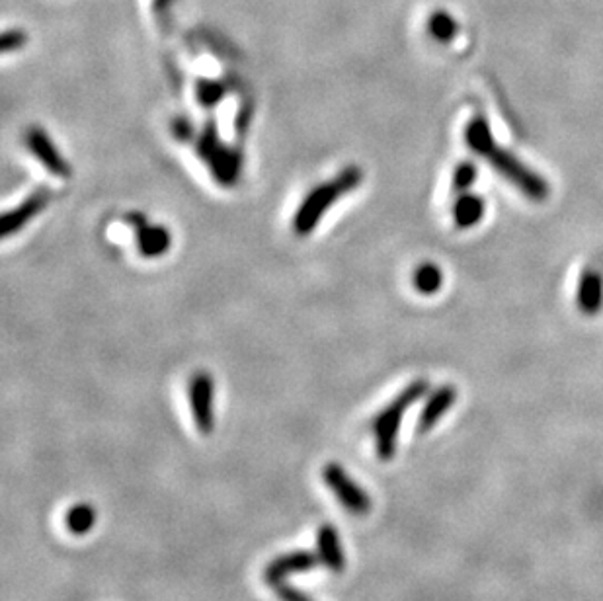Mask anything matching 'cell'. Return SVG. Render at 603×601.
Segmentation results:
<instances>
[{"instance_id": "277c9868", "label": "cell", "mask_w": 603, "mask_h": 601, "mask_svg": "<svg viewBox=\"0 0 603 601\" xmlns=\"http://www.w3.org/2000/svg\"><path fill=\"white\" fill-rule=\"evenodd\" d=\"M196 153L209 168L213 180L223 188H233L241 178L242 157L239 149L229 147L221 141L219 129L213 118L203 123L196 137Z\"/></svg>"}, {"instance_id": "7a4b0ae2", "label": "cell", "mask_w": 603, "mask_h": 601, "mask_svg": "<svg viewBox=\"0 0 603 601\" xmlns=\"http://www.w3.org/2000/svg\"><path fill=\"white\" fill-rule=\"evenodd\" d=\"M363 182V170L356 164L346 166L334 178L324 180L301 200L291 219V229L297 237H309L321 225L322 217Z\"/></svg>"}, {"instance_id": "7c38bea8", "label": "cell", "mask_w": 603, "mask_h": 601, "mask_svg": "<svg viewBox=\"0 0 603 601\" xmlns=\"http://www.w3.org/2000/svg\"><path fill=\"white\" fill-rule=\"evenodd\" d=\"M576 305L586 317H596L603 309V276L598 270H586L576 287Z\"/></svg>"}, {"instance_id": "6da1fadb", "label": "cell", "mask_w": 603, "mask_h": 601, "mask_svg": "<svg viewBox=\"0 0 603 601\" xmlns=\"http://www.w3.org/2000/svg\"><path fill=\"white\" fill-rule=\"evenodd\" d=\"M467 149L488 162L504 180L516 186L525 198L545 201L549 198V182L543 180L535 170L523 164L516 155L496 145L490 123L483 116H475L465 125Z\"/></svg>"}, {"instance_id": "7402d4cb", "label": "cell", "mask_w": 603, "mask_h": 601, "mask_svg": "<svg viewBox=\"0 0 603 601\" xmlns=\"http://www.w3.org/2000/svg\"><path fill=\"white\" fill-rule=\"evenodd\" d=\"M250 120H252V108H242L241 114H239V118H237V127H239V131L244 133L246 131V127L250 125Z\"/></svg>"}, {"instance_id": "4fadbf2b", "label": "cell", "mask_w": 603, "mask_h": 601, "mask_svg": "<svg viewBox=\"0 0 603 601\" xmlns=\"http://www.w3.org/2000/svg\"><path fill=\"white\" fill-rule=\"evenodd\" d=\"M317 555L321 559L322 566H326L330 572H344L346 570V555L338 537V531L334 525L324 523L319 527L317 533Z\"/></svg>"}, {"instance_id": "ffe728a7", "label": "cell", "mask_w": 603, "mask_h": 601, "mask_svg": "<svg viewBox=\"0 0 603 601\" xmlns=\"http://www.w3.org/2000/svg\"><path fill=\"white\" fill-rule=\"evenodd\" d=\"M26 43H28V34H26L24 30H18V28H14V30H6V32L2 34V41H0V45H2V53L20 51V49H22Z\"/></svg>"}, {"instance_id": "44dd1931", "label": "cell", "mask_w": 603, "mask_h": 601, "mask_svg": "<svg viewBox=\"0 0 603 601\" xmlns=\"http://www.w3.org/2000/svg\"><path fill=\"white\" fill-rule=\"evenodd\" d=\"M276 594H278V600L280 601H313L307 594H303L301 590L293 588V586H287L285 582L274 588Z\"/></svg>"}, {"instance_id": "8fae6325", "label": "cell", "mask_w": 603, "mask_h": 601, "mask_svg": "<svg viewBox=\"0 0 603 601\" xmlns=\"http://www.w3.org/2000/svg\"><path fill=\"white\" fill-rule=\"evenodd\" d=\"M457 402V389L453 385H442L436 391L428 393L420 416H418V434H428L438 426V422L449 412V408Z\"/></svg>"}, {"instance_id": "ac0fdd59", "label": "cell", "mask_w": 603, "mask_h": 601, "mask_svg": "<svg viewBox=\"0 0 603 601\" xmlns=\"http://www.w3.org/2000/svg\"><path fill=\"white\" fill-rule=\"evenodd\" d=\"M428 30L434 40L447 43L457 36V22L447 12H434L428 22Z\"/></svg>"}, {"instance_id": "e0dca14e", "label": "cell", "mask_w": 603, "mask_h": 601, "mask_svg": "<svg viewBox=\"0 0 603 601\" xmlns=\"http://www.w3.org/2000/svg\"><path fill=\"white\" fill-rule=\"evenodd\" d=\"M65 525L73 535H86L96 525V510L90 504H77L67 512Z\"/></svg>"}, {"instance_id": "2e32d148", "label": "cell", "mask_w": 603, "mask_h": 601, "mask_svg": "<svg viewBox=\"0 0 603 601\" xmlns=\"http://www.w3.org/2000/svg\"><path fill=\"white\" fill-rule=\"evenodd\" d=\"M227 96V84L217 79H198L196 82V100L201 108L215 110Z\"/></svg>"}, {"instance_id": "30bf717a", "label": "cell", "mask_w": 603, "mask_h": 601, "mask_svg": "<svg viewBox=\"0 0 603 601\" xmlns=\"http://www.w3.org/2000/svg\"><path fill=\"white\" fill-rule=\"evenodd\" d=\"M319 564H321V559H319L317 553H313V551H293V553H287V555H282V557L270 562L264 568L262 576H264L266 584L276 588V586H280L285 582L287 576L297 574V572L313 570Z\"/></svg>"}, {"instance_id": "52a82bcc", "label": "cell", "mask_w": 603, "mask_h": 601, "mask_svg": "<svg viewBox=\"0 0 603 601\" xmlns=\"http://www.w3.org/2000/svg\"><path fill=\"white\" fill-rule=\"evenodd\" d=\"M24 143L28 151L36 157V161L55 178L69 180L73 174L71 164L59 153L51 135L41 125H30L24 135Z\"/></svg>"}, {"instance_id": "3957f363", "label": "cell", "mask_w": 603, "mask_h": 601, "mask_svg": "<svg viewBox=\"0 0 603 601\" xmlns=\"http://www.w3.org/2000/svg\"><path fill=\"white\" fill-rule=\"evenodd\" d=\"M428 391H430V383L426 379H416L410 385H406L401 393L373 418L371 428L375 436V449L381 461H391L395 457L402 416L414 402L428 395Z\"/></svg>"}, {"instance_id": "5bb4252c", "label": "cell", "mask_w": 603, "mask_h": 601, "mask_svg": "<svg viewBox=\"0 0 603 601\" xmlns=\"http://www.w3.org/2000/svg\"><path fill=\"white\" fill-rule=\"evenodd\" d=\"M484 213H486V203L483 198L475 196V194H461L453 207H451V215H453V223L457 229H473L483 221Z\"/></svg>"}, {"instance_id": "5b68a950", "label": "cell", "mask_w": 603, "mask_h": 601, "mask_svg": "<svg viewBox=\"0 0 603 601\" xmlns=\"http://www.w3.org/2000/svg\"><path fill=\"white\" fill-rule=\"evenodd\" d=\"M322 481L350 514L365 516L371 512V496L338 463H326L322 467Z\"/></svg>"}, {"instance_id": "603a6c76", "label": "cell", "mask_w": 603, "mask_h": 601, "mask_svg": "<svg viewBox=\"0 0 603 601\" xmlns=\"http://www.w3.org/2000/svg\"><path fill=\"white\" fill-rule=\"evenodd\" d=\"M174 2H176V0H155V8H157V12H164V10H168Z\"/></svg>"}, {"instance_id": "ba28073f", "label": "cell", "mask_w": 603, "mask_h": 601, "mask_svg": "<svg viewBox=\"0 0 603 601\" xmlns=\"http://www.w3.org/2000/svg\"><path fill=\"white\" fill-rule=\"evenodd\" d=\"M127 225L133 229L135 235V246L139 256L143 258H162L170 246H172V235L164 225H153L149 223L147 215L143 213H129L125 217Z\"/></svg>"}, {"instance_id": "d6986e66", "label": "cell", "mask_w": 603, "mask_h": 601, "mask_svg": "<svg viewBox=\"0 0 603 601\" xmlns=\"http://www.w3.org/2000/svg\"><path fill=\"white\" fill-rule=\"evenodd\" d=\"M477 176H479V168L475 162H461L455 172H453V178H451V186L455 192L459 194H465L469 192L475 182H477Z\"/></svg>"}, {"instance_id": "9a60e30c", "label": "cell", "mask_w": 603, "mask_h": 601, "mask_svg": "<svg viewBox=\"0 0 603 601\" xmlns=\"http://www.w3.org/2000/svg\"><path fill=\"white\" fill-rule=\"evenodd\" d=\"M412 285L420 295H426V297L436 295L438 291H442L443 287L442 268L434 262L418 264L412 274Z\"/></svg>"}, {"instance_id": "9c48e42d", "label": "cell", "mask_w": 603, "mask_h": 601, "mask_svg": "<svg viewBox=\"0 0 603 601\" xmlns=\"http://www.w3.org/2000/svg\"><path fill=\"white\" fill-rule=\"evenodd\" d=\"M51 194L45 188H38L32 192L28 198L14 205L2 215V225H0V237L10 239L12 235L20 233L32 219H36L41 211L49 205Z\"/></svg>"}, {"instance_id": "8992f818", "label": "cell", "mask_w": 603, "mask_h": 601, "mask_svg": "<svg viewBox=\"0 0 603 601\" xmlns=\"http://www.w3.org/2000/svg\"><path fill=\"white\" fill-rule=\"evenodd\" d=\"M188 399H190V410L196 428L203 436L211 434L215 428V412H213L215 381L209 371H196L190 377Z\"/></svg>"}]
</instances>
